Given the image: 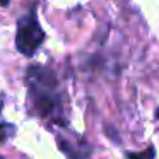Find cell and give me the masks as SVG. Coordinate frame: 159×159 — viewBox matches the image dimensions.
I'll return each instance as SVG.
<instances>
[{
  "mask_svg": "<svg viewBox=\"0 0 159 159\" xmlns=\"http://www.w3.org/2000/svg\"><path fill=\"white\" fill-rule=\"evenodd\" d=\"M156 116H157V118H159V110H157V113H156Z\"/></svg>",
  "mask_w": 159,
  "mask_h": 159,
  "instance_id": "6",
  "label": "cell"
},
{
  "mask_svg": "<svg viewBox=\"0 0 159 159\" xmlns=\"http://www.w3.org/2000/svg\"><path fill=\"white\" fill-rule=\"evenodd\" d=\"M0 5H2V7H7V5H9V0H0Z\"/></svg>",
  "mask_w": 159,
  "mask_h": 159,
  "instance_id": "5",
  "label": "cell"
},
{
  "mask_svg": "<svg viewBox=\"0 0 159 159\" xmlns=\"http://www.w3.org/2000/svg\"><path fill=\"white\" fill-rule=\"evenodd\" d=\"M125 156H127V159H154L156 151L154 147H147L142 152H127Z\"/></svg>",
  "mask_w": 159,
  "mask_h": 159,
  "instance_id": "3",
  "label": "cell"
},
{
  "mask_svg": "<svg viewBox=\"0 0 159 159\" xmlns=\"http://www.w3.org/2000/svg\"><path fill=\"white\" fill-rule=\"evenodd\" d=\"M0 159H4V157H0Z\"/></svg>",
  "mask_w": 159,
  "mask_h": 159,
  "instance_id": "8",
  "label": "cell"
},
{
  "mask_svg": "<svg viewBox=\"0 0 159 159\" xmlns=\"http://www.w3.org/2000/svg\"><path fill=\"white\" fill-rule=\"evenodd\" d=\"M45 41V31L41 29L36 16V4L31 5L28 12L19 19L16 33V46L24 57H33L36 50Z\"/></svg>",
  "mask_w": 159,
  "mask_h": 159,
  "instance_id": "2",
  "label": "cell"
},
{
  "mask_svg": "<svg viewBox=\"0 0 159 159\" xmlns=\"http://www.w3.org/2000/svg\"><path fill=\"white\" fill-rule=\"evenodd\" d=\"M29 98L34 111L39 116H52L58 110V98L55 94L57 77L50 69L41 65H33L28 69Z\"/></svg>",
  "mask_w": 159,
  "mask_h": 159,
  "instance_id": "1",
  "label": "cell"
},
{
  "mask_svg": "<svg viewBox=\"0 0 159 159\" xmlns=\"http://www.w3.org/2000/svg\"><path fill=\"white\" fill-rule=\"evenodd\" d=\"M14 134V127L12 125H7V123H0V142L7 140L9 137H12Z\"/></svg>",
  "mask_w": 159,
  "mask_h": 159,
  "instance_id": "4",
  "label": "cell"
},
{
  "mask_svg": "<svg viewBox=\"0 0 159 159\" xmlns=\"http://www.w3.org/2000/svg\"><path fill=\"white\" fill-rule=\"evenodd\" d=\"M0 108H2V103H0Z\"/></svg>",
  "mask_w": 159,
  "mask_h": 159,
  "instance_id": "7",
  "label": "cell"
}]
</instances>
